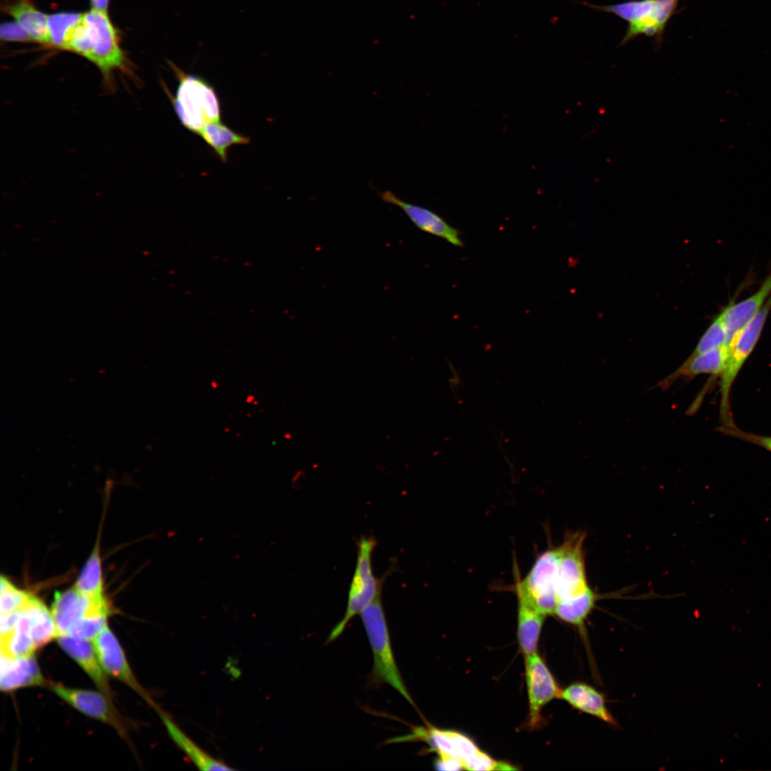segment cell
<instances>
[{
	"label": "cell",
	"instance_id": "obj_6",
	"mask_svg": "<svg viewBox=\"0 0 771 771\" xmlns=\"http://www.w3.org/2000/svg\"><path fill=\"white\" fill-rule=\"evenodd\" d=\"M771 310V295L760 312L732 339L725 369L720 376V416L722 425H735L731 413L730 393L741 368L760 339Z\"/></svg>",
	"mask_w": 771,
	"mask_h": 771
},
{
	"label": "cell",
	"instance_id": "obj_29",
	"mask_svg": "<svg viewBox=\"0 0 771 771\" xmlns=\"http://www.w3.org/2000/svg\"><path fill=\"white\" fill-rule=\"evenodd\" d=\"M726 341L727 333L720 313L702 336L691 355L702 353L723 346Z\"/></svg>",
	"mask_w": 771,
	"mask_h": 771
},
{
	"label": "cell",
	"instance_id": "obj_28",
	"mask_svg": "<svg viewBox=\"0 0 771 771\" xmlns=\"http://www.w3.org/2000/svg\"><path fill=\"white\" fill-rule=\"evenodd\" d=\"M109 615L95 613L84 616L69 630V635L93 640L107 626Z\"/></svg>",
	"mask_w": 771,
	"mask_h": 771
},
{
	"label": "cell",
	"instance_id": "obj_22",
	"mask_svg": "<svg viewBox=\"0 0 771 771\" xmlns=\"http://www.w3.org/2000/svg\"><path fill=\"white\" fill-rule=\"evenodd\" d=\"M518 600V638L524 655L537 652L545 615L539 612L519 593Z\"/></svg>",
	"mask_w": 771,
	"mask_h": 771
},
{
	"label": "cell",
	"instance_id": "obj_23",
	"mask_svg": "<svg viewBox=\"0 0 771 771\" xmlns=\"http://www.w3.org/2000/svg\"><path fill=\"white\" fill-rule=\"evenodd\" d=\"M600 595L590 587L583 593L572 598L559 601L554 615L561 620L576 627L583 639H586L585 622L594 609Z\"/></svg>",
	"mask_w": 771,
	"mask_h": 771
},
{
	"label": "cell",
	"instance_id": "obj_18",
	"mask_svg": "<svg viewBox=\"0 0 771 771\" xmlns=\"http://www.w3.org/2000/svg\"><path fill=\"white\" fill-rule=\"evenodd\" d=\"M559 698L580 712L595 717L608 725H618L616 719L606 705L605 696L588 684L572 683L560 690Z\"/></svg>",
	"mask_w": 771,
	"mask_h": 771
},
{
	"label": "cell",
	"instance_id": "obj_25",
	"mask_svg": "<svg viewBox=\"0 0 771 771\" xmlns=\"http://www.w3.org/2000/svg\"><path fill=\"white\" fill-rule=\"evenodd\" d=\"M213 150L223 163L228 161V150L233 145L250 142L248 136L237 133L221 121L205 125L197 133Z\"/></svg>",
	"mask_w": 771,
	"mask_h": 771
},
{
	"label": "cell",
	"instance_id": "obj_2",
	"mask_svg": "<svg viewBox=\"0 0 771 771\" xmlns=\"http://www.w3.org/2000/svg\"><path fill=\"white\" fill-rule=\"evenodd\" d=\"M373 656L371 684H388L415 706L397 667L381 595L361 613Z\"/></svg>",
	"mask_w": 771,
	"mask_h": 771
},
{
	"label": "cell",
	"instance_id": "obj_8",
	"mask_svg": "<svg viewBox=\"0 0 771 771\" xmlns=\"http://www.w3.org/2000/svg\"><path fill=\"white\" fill-rule=\"evenodd\" d=\"M584 531L567 532L563 542L558 580V603L577 596L590 586L588 583L584 554Z\"/></svg>",
	"mask_w": 771,
	"mask_h": 771
},
{
	"label": "cell",
	"instance_id": "obj_24",
	"mask_svg": "<svg viewBox=\"0 0 771 771\" xmlns=\"http://www.w3.org/2000/svg\"><path fill=\"white\" fill-rule=\"evenodd\" d=\"M33 41L50 43L48 16L37 10L27 0H21L6 8Z\"/></svg>",
	"mask_w": 771,
	"mask_h": 771
},
{
	"label": "cell",
	"instance_id": "obj_4",
	"mask_svg": "<svg viewBox=\"0 0 771 771\" xmlns=\"http://www.w3.org/2000/svg\"><path fill=\"white\" fill-rule=\"evenodd\" d=\"M563 553V544L547 549L538 556L523 578H520L518 568L514 570L515 593L523 595L545 616L554 615L558 603L557 580Z\"/></svg>",
	"mask_w": 771,
	"mask_h": 771
},
{
	"label": "cell",
	"instance_id": "obj_26",
	"mask_svg": "<svg viewBox=\"0 0 771 771\" xmlns=\"http://www.w3.org/2000/svg\"><path fill=\"white\" fill-rule=\"evenodd\" d=\"M74 587L81 593L90 598L104 596L101 558L97 545L86 561Z\"/></svg>",
	"mask_w": 771,
	"mask_h": 771
},
{
	"label": "cell",
	"instance_id": "obj_10",
	"mask_svg": "<svg viewBox=\"0 0 771 771\" xmlns=\"http://www.w3.org/2000/svg\"><path fill=\"white\" fill-rule=\"evenodd\" d=\"M525 680L529 705V725L536 727L540 720L543 707L556 697H559L560 689L538 653L525 655Z\"/></svg>",
	"mask_w": 771,
	"mask_h": 771
},
{
	"label": "cell",
	"instance_id": "obj_3",
	"mask_svg": "<svg viewBox=\"0 0 771 771\" xmlns=\"http://www.w3.org/2000/svg\"><path fill=\"white\" fill-rule=\"evenodd\" d=\"M680 0H632L610 5L586 4L593 9L613 14L627 21V31L620 46L640 35L653 37L657 47L663 41L667 24L675 14Z\"/></svg>",
	"mask_w": 771,
	"mask_h": 771
},
{
	"label": "cell",
	"instance_id": "obj_21",
	"mask_svg": "<svg viewBox=\"0 0 771 771\" xmlns=\"http://www.w3.org/2000/svg\"><path fill=\"white\" fill-rule=\"evenodd\" d=\"M155 710L163 722L171 739L196 767L203 770H233L223 762L213 757L198 746L158 707H155Z\"/></svg>",
	"mask_w": 771,
	"mask_h": 771
},
{
	"label": "cell",
	"instance_id": "obj_14",
	"mask_svg": "<svg viewBox=\"0 0 771 771\" xmlns=\"http://www.w3.org/2000/svg\"><path fill=\"white\" fill-rule=\"evenodd\" d=\"M381 199L402 209L413 223L420 230L444 238L455 246H463V243L457 229L449 225L435 212L403 201L390 191L379 193Z\"/></svg>",
	"mask_w": 771,
	"mask_h": 771
},
{
	"label": "cell",
	"instance_id": "obj_17",
	"mask_svg": "<svg viewBox=\"0 0 771 771\" xmlns=\"http://www.w3.org/2000/svg\"><path fill=\"white\" fill-rule=\"evenodd\" d=\"M44 685L46 682L34 655L13 657L1 654L0 687L2 691Z\"/></svg>",
	"mask_w": 771,
	"mask_h": 771
},
{
	"label": "cell",
	"instance_id": "obj_27",
	"mask_svg": "<svg viewBox=\"0 0 771 771\" xmlns=\"http://www.w3.org/2000/svg\"><path fill=\"white\" fill-rule=\"evenodd\" d=\"M83 17L84 14L79 13H58L48 16L49 44L64 49L70 31Z\"/></svg>",
	"mask_w": 771,
	"mask_h": 771
},
{
	"label": "cell",
	"instance_id": "obj_11",
	"mask_svg": "<svg viewBox=\"0 0 771 771\" xmlns=\"http://www.w3.org/2000/svg\"><path fill=\"white\" fill-rule=\"evenodd\" d=\"M92 643L106 675L124 682L153 707H157L135 677L121 646L108 626L92 640Z\"/></svg>",
	"mask_w": 771,
	"mask_h": 771
},
{
	"label": "cell",
	"instance_id": "obj_34",
	"mask_svg": "<svg viewBox=\"0 0 771 771\" xmlns=\"http://www.w3.org/2000/svg\"><path fill=\"white\" fill-rule=\"evenodd\" d=\"M435 765L436 769L440 770H458L463 769L461 762L450 757L438 756V759L435 761Z\"/></svg>",
	"mask_w": 771,
	"mask_h": 771
},
{
	"label": "cell",
	"instance_id": "obj_32",
	"mask_svg": "<svg viewBox=\"0 0 771 771\" xmlns=\"http://www.w3.org/2000/svg\"><path fill=\"white\" fill-rule=\"evenodd\" d=\"M718 430L726 435L735 437L742 440L753 443L771 452V436L759 435L747 433L737 428L735 425H722L718 428Z\"/></svg>",
	"mask_w": 771,
	"mask_h": 771
},
{
	"label": "cell",
	"instance_id": "obj_31",
	"mask_svg": "<svg viewBox=\"0 0 771 771\" xmlns=\"http://www.w3.org/2000/svg\"><path fill=\"white\" fill-rule=\"evenodd\" d=\"M64 49L74 51L88 59H89L91 54V46L87 29L83 19L70 31L66 38Z\"/></svg>",
	"mask_w": 771,
	"mask_h": 771
},
{
	"label": "cell",
	"instance_id": "obj_5",
	"mask_svg": "<svg viewBox=\"0 0 771 771\" xmlns=\"http://www.w3.org/2000/svg\"><path fill=\"white\" fill-rule=\"evenodd\" d=\"M376 544L373 537L368 536H362L358 543L356 565L350 585L346 612L330 633L328 642L338 638L350 620L356 615H361L381 594L383 581L374 575L372 568V555Z\"/></svg>",
	"mask_w": 771,
	"mask_h": 771
},
{
	"label": "cell",
	"instance_id": "obj_35",
	"mask_svg": "<svg viewBox=\"0 0 771 771\" xmlns=\"http://www.w3.org/2000/svg\"><path fill=\"white\" fill-rule=\"evenodd\" d=\"M108 1L109 0H91V4L94 9L106 11Z\"/></svg>",
	"mask_w": 771,
	"mask_h": 771
},
{
	"label": "cell",
	"instance_id": "obj_33",
	"mask_svg": "<svg viewBox=\"0 0 771 771\" xmlns=\"http://www.w3.org/2000/svg\"><path fill=\"white\" fill-rule=\"evenodd\" d=\"M0 37L2 40L6 41H33L29 34L17 22H9L1 24Z\"/></svg>",
	"mask_w": 771,
	"mask_h": 771
},
{
	"label": "cell",
	"instance_id": "obj_12",
	"mask_svg": "<svg viewBox=\"0 0 771 771\" xmlns=\"http://www.w3.org/2000/svg\"><path fill=\"white\" fill-rule=\"evenodd\" d=\"M406 737L410 740L415 738L425 741L438 756L450 757L459 760L463 769L481 752L475 742L463 734L433 726L417 727L413 730V734Z\"/></svg>",
	"mask_w": 771,
	"mask_h": 771
},
{
	"label": "cell",
	"instance_id": "obj_9",
	"mask_svg": "<svg viewBox=\"0 0 771 771\" xmlns=\"http://www.w3.org/2000/svg\"><path fill=\"white\" fill-rule=\"evenodd\" d=\"M54 693L80 712L112 727L119 735L128 739L125 720L114 707L112 700L102 692H95L49 683Z\"/></svg>",
	"mask_w": 771,
	"mask_h": 771
},
{
	"label": "cell",
	"instance_id": "obj_16",
	"mask_svg": "<svg viewBox=\"0 0 771 771\" xmlns=\"http://www.w3.org/2000/svg\"><path fill=\"white\" fill-rule=\"evenodd\" d=\"M56 640L64 651L89 676L99 691L112 700L113 692L106 674L99 662L94 645L91 644L90 640L69 634L59 635Z\"/></svg>",
	"mask_w": 771,
	"mask_h": 771
},
{
	"label": "cell",
	"instance_id": "obj_15",
	"mask_svg": "<svg viewBox=\"0 0 771 771\" xmlns=\"http://www.w3.org/2000/svg\"><path fill=\"white\" fill-rule=\"evenodd\" d=\"M771 295V274L752 296L729 304L720 313L727 333L725 346L728 348L734 337L760 312Z\"/></svg>",
	"mask_w": 771,
	"mask_h": 771
},
{
	"label": "cell",
	"instance_id": "obj_30",
	"mask_svg": "<svg viewBox=\"0 0 771 771\" xmlns=\"http://www.w3.org/2000/svg\"><path fill=\"white\" fill-rule=\"evenodd\" d=\"M0 611L7 613L19 610L30 594L17 588L6 578L0 580Z\"/></svg>",
	"mask_w": 771,
	"mask_h": 771
},
{
	"label": "cell",
	"instance_id": "obj_13",
	"mask_svg": "<svg viewBox=\"0 0 771 771\" xmlns=\"http://www.w3.org/2000/svg\"><path fill=\"white\" fill-rule=\"evenodd\" d=\"M104 603V596L90 598L81 593L75 587L64 592L56 593L51 611L58 635L67 634L78 620L89 613L98 611Z\"/></svg>",
	"mask_w": 771,
	"mask_h": 771
},
{
	"label": "cell",
	"instance_id": "obj_7",
	"mask_svg": "<svg viewBox=\"0 0 771 771\" xmlns=\"http://www.w3.org/2000/svg\"><path fill=\"white\" fill-rule=\"evenodd\" d=\"M84 22L86 26L91 54L89 59L100 69L104 77L106 92H115L116 85L111 79L112 73L121 69L124 64L116 34L106 11L92 9L84 14Z\"/></svg>",
	"mask_w": 771,
	"mask_h": 771
},
{
	"label": "cell",
	"instance_id": "obj_1",
	"mask_svg": "<svg viewBox=\"0 0 771 771\" xmlns=\"http://www.w3.org/2000/svg\"><path fill=\"white\" fill-rule=\"evenodd\" d=\"M178 81L176 95H172L165 84L163 88L170 99L181 124L198 133L206 124L221 119V104L214 88L204 79L186 74L169 63Z\"/></svg>",
	"mask_w": 771,
	"mask_h": 771
},
{
	"label": "cell",
	"instance_id": "obj_20",
	"mask_svg": "<svg viewBox=\"0 0 771 771\" xmlns=\"http://www.w3.org/2000/svg\"><path fill=\"white\" fill-rule=\"evenodd\" d=\"M729 356V350L725 346L697 354L689 358L660 384L667 386L677 378L682 376L694 377L700 374L720 376L723 372Z\"/></svg>",
	"mask_w": 771,
	"mask_h": 771
},
{
	"label": "cell",
	"instance_id": "obj_19",
	"mask_svg": "<svg viewBox=\"0 0 771 771\" xmlns=\"http://www.w3.org/2000/svg\"><path fill=\"white\" fill-rule=\"evenodd\" d=\"M19 613L36 649L56 639L58 631L51 611L39 598L30 595Z\"/></svg>",
	"mask_w": 771,
	"mask_h": 771
}]
</instances>
